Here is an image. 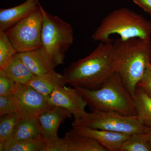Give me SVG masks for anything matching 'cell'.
I'll list each match as a JSON object with an SVG mask.
<instances>
[{
    "mask_svg": "<svg viewBox=\"0 0 151 151\" xmlns=\"http://www.w3.org/2000/svg\"><path fill=\"white\" fill-rule=\"evenodd\" d=\"M113 42H100L91 54L63 70L66 84L89 89L99 88L116 72L118 59Z\"/></svg>",
    "mask_w": 151,
    "mask_h": 151,
    "instance_id": "obj_1",
    "label": "cell"
},
{
    "mask_svg": "<svg viewBox=\"0 0 151 151\" xmlns=\"http://www.w3.org/2000/svg\"><path fill=\"white\" fill-rule=\"evenodd\" d=\"M113 44L118 59L116 72L133 98L138 82L151 62V39L120 38Z\"/></svg>",
    "mask_w": 151,
    "mask_h": 151,
    "instance_id": "obj_2",
    "label": "cell"
},
{
    "mask_svg": "<svg viewBox=\"0 0 151 151\" xmlns=\"http://www.w3.org/2000/svg\"><path fill=\"white\" fill-rule=\"evenodd\" d=\"M75 88L92 111H114L127 116L137 115L133 97L116 71L98 89Z\"/></svg>",
    "mask_w": 151,
    "mask_h": 151,
    "instance_id": "obj_3",
    "label": "cell"
},
{
    "mask_svg": "<svg viewBox=\"0 0 151 151\" xmlns=\"http://www.w3.org/2000/svg\"><path fill=\"white\" fill-rule=\"evenodd\" d=\"M115 34L123 40L134 37L151 39V21L129 9H117L103 19L92 37L95 41L113 42L110 36Z\"/></svg>",
    "mask_w": 151,
    "mask_h": 151,
    "instance_id": "obj_4",
    "label": "cell"
},
{
    "mask_svg": "<svg viewBox=\"0 0 151 151\" xmlns=\"http://www.w3.org/2000/svg\"><path fill=\"white\" fill-rule=\"evenodd\" d=\"M39 6L42 14V46L57 66L63 64L65 53L73 43V29L70 24Z\"/></svg>",
    "mask_w": 151,
    "mask_h": 151,
    "instance_id": "obj_5",
    "label": "cell"
},
{
    "mask_svg": "<svg viewBox=\"0 0 151 151\" xmlns=\"http://www.w3.org/2000/svg\"><path fill=\"white\" fill-rule=\"evenodd\" d=\"M72 125L132 134L143 133L146 127L138 115L127 116L114 111H92L84 117L74 119Z\"/></svg>",
    "mask_w": 151,
    "mask_h": 151,
    "instance_id": "obj_6",
    "label": "cell"
},
{
    "mask_svg": "<svg viewBox=\"0 0 151 151\" xmlns=\"http://www.w3.org/2000/svg\"><path fill=\"white\" fill-rule=\"evenodd\" d=\"M42 14L39 6L37 10L6 32L18 52H26L42 46Z\"/></svg>",
    "mask_w": 151,
    "mask_h": 151,
    "instance_id": "obj_7",
    "label": "cell"
},
{
    "mask_svg": "<svg viewBox=\"0 0 151 151\" xmlns=\"http://www.w3.org/2000/svg\"><path fill=\"white\" fill-rule=\"evenodd\" d=\"M16 113L21 119H37L41 113L53 106L47 97L27 84H17L13 95Z\"/></svg>",
    "mask_w": 151,
    "mask_h": 151,
    "instance_id": "obj_8",
    "label": "cell"
},
{
    "mask_svg": "<svg viewBox=\"0 0 151 151\" xmlns=\"http://www.w3.org/2000/svg\"><path fill=\"white\" fill-rule=\"evenodd\" d=\"M50 104L67 109L74 116V119L84 117L87 113L86 100L76 88L65 85L58 86L48 97Z\"/></svg>",
    "mask_w": 151,
    "mask_h": 151,
    "instance_id": "obj_9",
    "label": "cell"
},
{
    "mask_svg": "<svg viewBox=\"0 0 151 151\" xmlns=\"http://www.w3.org/2000/svg\"><path fill=\"white\" fill-rule=\"evenodd\" d=\"M43 151H107L97 141L76 134L71 131L63 138L58 137L47 142Z\"/></svg>",
    "mask_w": 151,
    "mask_h": 151,
    "instance_id": "obj_10",
    "label": "cell"
},
{
    "mask_svg": "<svg viewBox=\"0 0 151 151\" xmlns=\"http://www.w3.org/2000/svg\"><path fill=\"white\" fill-rule=\"evenodd\" d=\"M72 133L93 139L107 151H119L122 143L131 134L72 125Z\"/></svg>",
    "mask_w": 151,
    "mask_h": 151,
    "instance_id": "obj_11",
    "label": "cell"
},
{
    "mask_svg": "<svg viewBox=\"0 0 151 151\" xmlns=\"http://www.w3.org/2000/svg\"><path fill=\"white\" fill-rule=\"evenodd\" d=\"M72 115L67 109L56 106L41 113L37 119L42 139L48 142L58 137V131L60 126L65 119H70Z\"/></svg>",
    "mask_w": 151,
    "mask_h": 151,
    "instance_id": "obj_12",
    "label": "cell"
},
{
    "mask_svg": "<svg viewBox=\"0 0 151 151\" xmlns=\"http://www.w3.org/2000/svg\"><path fill=\"white\" fill-rule=\"evenodd\" d=\"M34 75H40L55 70L56 67L42 46L39 48L15 54Z\"/></svg>",
    "mask_w": 151,
    "mask_h": 151,
    "instance_id": "obj_13",
    "label": "cell"
},
{
    "mask_svg": "<svg viewBox=\"0 0 151 151\" xmlns=\"http://www.w3.org/2000/svg\"><path fill=\"white\" fill-rule=\"evenodd\" d=\"M38 0H26L11 8L0 9V30L6 31L17 23L39 8Z\"/></svg>",
    "mask_w": 151,
    "mask_h": 151,
    "instance_id": "obj_14",
    "label": "cell"
},
{
    "mask_svg": "<svg viewBox=\"0 0 151 151\" xmlns=\"http://www.w3.org/2000/svg\"><path fill=\"white\" fill-rule=\"evenodd\" d=\"M27 84L48 97L56 87L64 86L66 83L63 74L54 70L42 75H34Z\"/></svg>",
    "mask_w": 151,
    "mask_h": 151,
    "instance_id": "obj_15",
    "label": "cell"
},
{
    "mask_svg": "<svg viewBox=\"0 0 151 151\" xmlns=\"http://www.w3.org/2000/svg\"><path fill=\"white\" fill-rule=\"evenodd\" d=\"M42 137L40 123L38 119H21L18 122L13 134L5 145L17 141Z\"/></svg>",
    "mask_w": 151,
    "mask_h": 151,
    "instance_id": "obj_16",
    "label": "cell"
},
{
    "mask_svg": "<svg viewBox=\"0 0 151 151\" xmlns=\"http://www.w3.org/2000/svg\"><path fill=\"white\" fill-rule=\"evenodd\" d=\"M1 70L8 78L18 84H27L34 75L15 54Z\"/></svg>",
    "mask_w": 151,
    "mask_h": 151,
    "instance_id": "obj_17",
    "label": "cell"
},
{
    "mask_svg": "<svg viewBox=\"0 0 151 151\" xmlns=\"http://www.w3.org/2000/svg\"><path fill=\"white\" fill-rule=\"evenodd\" d=\"M133 100L139 119L146 127H151V97L137 86Z\"/></svg>",
    "mask_w": 151,
    "mask_h": 151,
    "instance_id": "obj_18",
    "label": "cell"
},
{
    "mask_svg": "<svg viewBox=\"0 0 151 151\" xmlns=\"http://www.w3.org/2000/svg\"><path fill=\"white\" fill-rule=\"evenodd\" d=\"M46 144L42 137L31 138L6 144L4 151H43Z\"/></svg>",
    "mask_w": 151,
    "mask_h": 151,
    "instance_id": "obj_19",
    "label": "cell"
},
{
    "mask_svg": "<svg viewBox=\"0 0 151 151\" xmlns=\"http://www.w3.org/2000/svg\"><path fill=\"white\" fill-rule=\"evenodd\" d=\"M119 151H151V145L145 132L136 133L122 143Z\"/></svg>",
    "mask_w": 151,
    "mask_h": 151,
    "instance_id": "obj_20",
    "label": "cell"
},
{
    "mask_svg": "<svg viewBox=\"0 0 151 151\" xmlns=\"http://www.w3.org/2000/svg\"><path fill=\"white\" fill-rule=\"evenodd\" d=\"M20 118L16 113H11L0 118V141L5 142L12 134Z\"/></svg>",
    "mask_w": 151,
    "mask_h": 151,
    "instance_id": "obj_21",
    "label": "cell"
},
{
    "mask_svg": "<svg viewBox=\"0 0 151 151\" xmlns=\"http://www.w3.org/2000/svg\"><path fill=\"white\" fill-rule=\"evenodd\" d=\"M17 52L6 32L0 30V69H3L11 58Z\"/></svg>",
    "mask_w": 151,
    "mask_h": 151,
    "instance_id": "obj_22",
    "label": "cell"
},
{
    "mask_svg": "<svg viewBox=\"0 0 151 151\" xmlns=\"http://www.w3.org/2000/svg\"><path fill=\"white\" fill-rule=\"evenodd\" d=\"M17 83L8 78L4 71L0 69V96L13 95Z\"/></svg>",
    "mask_w": 151,
    "mask_h": 151,
    "instance_id": "obj_23",
    "label": "cell"
},
{
    "mask_svg": "<svg viewBox=\"0 0 151 151\" xmlns=\"http://www.w3.org/2000/svg\"><path fill=\"white\" fill-rule=\"evenodd\" d=\"M16 112V108L13 95L0 96V117Z\"/></svg>",
    "mask_w": 151,
    "mask_h": 151,
    "instance_id": "obj_24",
    "label": "cell"
},
{
    "mask_svg": "<svg viewBox=\"0 0 151 151\" xmlns=\"http://www.w3.org/2000/svg\"><path fill=\"white\" fill-rule=\"evenodd\" d=\"M137 86L140 87L151 97V63L147 65L144 75Z\"/></svg>",
    "mask_w": 151,
    "mask_h": 151,
    "instance_id": "obj_25",
    "label": "cell"
},
{
    "mask_svg": "<svg viewBox=\"0 0 151 151\" xmlns=\"http://www.w3.org/2000/svg\"><path fill=\"white\" fill-rule=\"evenodd\" d=\"M143 10L151 14V0H132Z\"/></svg>",
    "mask_w": 151,
    "mask_h": 151,
    "instance_id": "obj_26",
    "label": "cell"
},
{
    "mask_svg": "<svg viewBox=\"0 0 151 151\" xmlns=\"http://www.w3.org/2000/svg\"><path fill=\"white\" fill-rule=\"evenodd\" d=\"M144 132L147 136L148 139L151 145V127H146Z\"/></svg>",
    "mask_w": 151,
    "mask_h": 151,
    "instance_id": "obj_27",
    "label": "cell"
},
{
    "mask_svg": "<svg viewBox=\"0 0 151 151\" xmlns=\"http://www.w3.org/2000/svg\"></svg>",
    "mask_w": 151,
    "mask_h": 151,
    "instance_id": "obj_28",
    "label": "cell"
}]
</instances>
